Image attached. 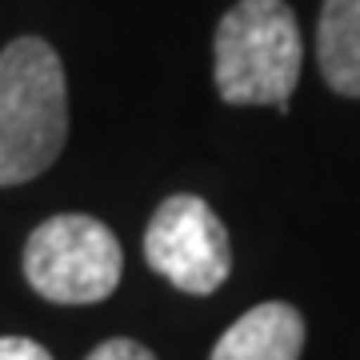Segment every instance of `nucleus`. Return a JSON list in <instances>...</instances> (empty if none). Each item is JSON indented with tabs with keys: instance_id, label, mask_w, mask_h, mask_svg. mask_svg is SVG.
Returning a JSON list of instances; mask_svg holds the SVG:
<instances>
[{
	"instance_id": "5",
	"label": "nucleus",
	"mask_w": 360,
	"mask_h": 360,
	"mask_svg": "<svg viewBox=\"0 0 360 360\" xmlns=\"http://www.w3.org/2000/svg\"><path fill=\"white\" fill-rule=\"evenodd\" d=\"M300 348H304V316L284 300H269L232 324L208 360H296Z\"/></svg>"
},
{
	"instance_id": "2",
	"label": "nucleus",
	"mask_w": 360,
	"mask_h": 360,
	"mask_svg": "<svg viewBox=\"0 0 360 360\" xmlns=\"http://www.w3.org/2000/svg\"><path fill=\"white\" fill-rule=\"evenodd\" d=\"M300 28L284 0H240L217 28V92L229 104H276L300 77Z\"/></svg>"
},
{
	"instance_id": "8",
	"label": "nucleus",
	"mask_w": 360,
	"mask_h": 360,
	"mask_svg": "<svg viewBox=\"0 0 360 360\" xmlns=\"http://www.w3.org/2000/svg\"><path fill=\"white\" fill-rule=\"evenodd\" d=\"M0 360H52L49 348L28 336H0Z\"/></svg>"
},
{
	"instance_id": "7",
	"label": "nucleus",
	"mask_w": 360,
	"mask_h": 360,
	"mask_svg": "<svg viewBox=\"0 0 360 360\" xmlns=\"http://www.w3.org/2000/svg\"><path fill=\"white\" fill-rule=\"evenodd\" d=\"M89 360H156V356L144 345L129 340V336H112V340H104V345L92 348Z\"/></svg>"
},
{
	"instance_id": "4",
	"label": "nucleus",
	"mask_w": 360,
	"mask_h": 360,
	"mask_svg": "<svg viewBox=\"0 0 360 360\" xmlns=\"http://www.w3.org/2000/svg\"><path fill=\"white\" fill-rule=\"evenodd\" d=\"M144 260L180 292L208 296L229 281L232 245L217 212L200 196L180 193L153 212L144 232Z\"/></svg>"
},
{
	"instance_id": "6",
	"label": "nucleus",
	"mask_w": 360,
	"mask_h": 360,
	"mask_svg": "<svg viewBox=\"0 0 360 360\" xmlns=\"http://www.w3.org/2000/svg\"><path fill=\"white\" fill-rule=\"evenodd\" d=\"M316 60L328 89L340 96H360V0H324Z\"/></svg>"
},
{
	"instance_id": "3",
	"label": "nucleus",
	"mask_w": 360,
	"mask_h": 360,
	"mask_svg": "<svg viewBox=\"0 0 360 360\" xmlns=\"http://www.w3.org/2000/svg\"><path fill=\"white\" fill-rule=\"evenodd\" d=\"M124 252L108 224L84 212L44 220L25 245V276L52 304H96L116 292Z\"/></svg>"
},
{
	"instance_id": "1",
	"label": "nucleus",
	"mask_w": 360,
	"mask_h": 360,
	"mask_svg": "<svg viewBox=\"0 0 360 360\" xmlns=\"http://www.w3.org/2000/svg\"><path fill=\"white\" fill-rule=\"evenodd\" d=\"M68 141L65 65L40 37L0 52V184H25L60 156Z\"/></svg>"
}]
</instances>
